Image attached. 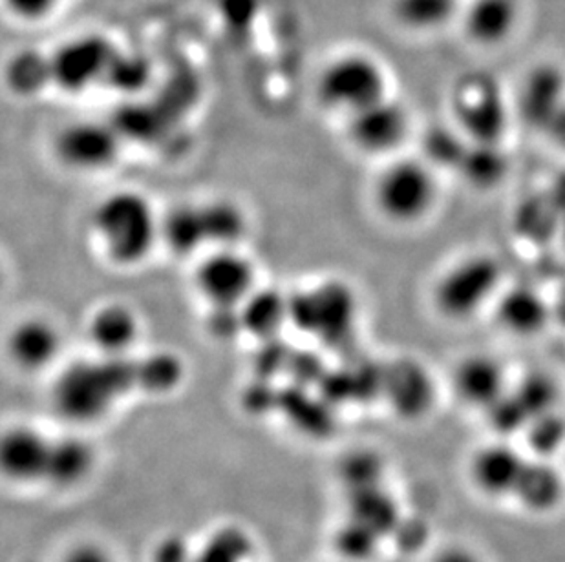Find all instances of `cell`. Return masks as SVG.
Returning a JSON list of instances; mask_svg holds the SVG:
<instances>
[{
  "label": "cell",
  "mask_w": 565,
  "mask_h": 562,
  "mask_svg": "<svg viewBox=\"0 0 565 562\" xmlns=\"http://www.w3.org/2000/svg\"><path fill=\"white\" fill-rule=\"evenodd\" d=\"M90 228L102 255L121 269L141 266L161 241V216L149 197L136 191L102 197L92 210Z\"/></svg>",
  "instance_id": "obj_1"
},
{
  "label": "cell",
  "mask_w": 565,
  "mask_h": 562,
  "mask_svg": "<svg viewBox=\"0 0 565 562\" xmlns=\"http://www.w3.org/2000/svg\"><path fill=\"white\" fill-rule=\"evenodd\" d=\"M132 388H138L136 361L99 356V360H79L64 367L55 380L52 400L63 419L94 424Z\"/></svg>",
  "instance_id": "obj_2"
},
{
  "label": "cell",
  "mask_w": 565,
  "mask_h": 562,
  "mask_svg": "<svg viewBox=\"0 0 565 562\" xmlns=\"http://www.w3.org/2000/svg\"><path fill=\"white\" fill-rule=\"evenodd\" d=\"M375 208L394 225H416L433 213L439 197L434 166L401 158L384 166L374 183Z\"/></svg>",
  "instance_id": "obj_3"
},
{
  "label": "cell",
  "mask_w": 565,
  "mask_h": 562,
  "mask_svg": "<svg viewBox=\"0 0 565 562\" xmlns=\"http://www.w3.org/2000/svg\"><path fill=\"white\" fill-rule=\"evenodd\" d=\"M388 97V79L381 63L364 54L331 61L317 80V99L330 112L350 117Z\"/></svg>",
  "instance_id": "obj_4"
},
{
  "label": "cell",
  "mask_w": 565,
  "mask_h": 562,
  "mask_svg": "<svg viewBox=\"0 0 565 562\" xmlns=\"http://www.w3.org/2000/svg\"><path fill=\"white\" fill-rule=\"evenodd\" d=\"M500 281L502 266L494 256H467L448 267L434 283V307L452 322L472 318L497 294Z\"/></svg>",
  "instance_id": "obj_5"
},
{
  "label": "cell",
  "mask_w": 565,
  "mask_h": 562,
  "mask_svg": "<svg viewBox=\"0 0 565 562\" xmlns=\"http://www.w3.org/2000/svg\"><path fill=\"white\" fill-rule=\"evenodd\" d=\"M452 112L472 143L498 144L509 122L502 86L492 75H463L452 90Z\"/></svg>",
  "instance_id": "obj_6"
},
{
  "label": "cell",
  "mask_w": 565,
  "mask_h": 562,
  "mask_svg": "<svg viewBox=\"0 0 565 562\" xmlns=\"http://www.w3.org/2000/svg\"><path fill=\"white\" fill-rule=\"evenodd\" d=\"M194 289L213 309H241L256 291L255 263L241 249H213L198 263Z\"/></svg>",
  "instance_id": "obj_7"
},
{
  "label": "cell",
  "mask_w": 565,
  "mask_h": 562,
  "mask_svg": "<svg viewBox=\"0 0 565 562\" xmlns=\"http://www.w3.org/2000/svg\"><path fill=\"white\" fill-rule=\"evenodd\" d=\"M121 138L116 125L81 119L61 128L52 149L55 160L64 169L77 174H97L118 161Z\"/></svg>",
  "instance_id": "obj_8"
},
{
  "label": "cell",
  "mask_w": 565,
  "mask_h": 562,
  "mask_svg": "<svg viewBox=\"0 0 565 562\" xmlns=\"http://www.w3.org/2000/svg\"><path fill=\"white\" fill-rule=\"evenodd\" d=\"M118 48L99 33H83L55 50L52 57L54 85L66 94H83L105 80Z\"/></svg>",
  "instance_id": "obj_9"
},
{
  "label": "cell",
  "mask_w": 565,
  "mask_h": 562,
  "mask_svg": "<svg viewBox=\"0 0 565 562\" xmlns=\"http://www.w3.org/2000/svg\"><path fill=\"white\" fill-rule=\"evenodd\" d=\"M291 322L320 338L344 335L355 322V298L342 283H324L289 298Z\"/></svg>",
  "instance_id": "obj_10"
},
{
  "label": "cell",
  "mask_w": 565,
  "mask_h": 562,
  "mask_svg": "<svg viewBox=\"0 0 565 562\" xmlns=\"http://www.w3.org/2000/svg\"><path fill=\"white\" fill-rule=\"evenodd\" d=\"M347 132L353 147L363 154H392L411 133V116L401 102L386 97L348 117Z\"/></svg>",
  "instance_id": "obj_11"
},
{
  "label": "cell",
  "mask_w": 565,
  "mask_h": 562,
  "mask_svg": "<svg viewBox=\"0 0 565 562\" xmlns=\"http://www.w3.org/2000/svg\"><path fill=\"white\" fill-rule=\"evenodd\" d=\"M381 391L401 419L417 420L433 409L436 386L433 375L419 361L401 358L381 375Z\"/></svg>",
  "instance_id": "obj_12"
},
{
  "label": "cell",
  "mask_w": 565,
  "mask_h": 562,
  "mask_svg": "<svg viewBox=\"0 0 565 562\" xmlns=\"http://www.w3.org/2000/svg\"><path fill=\"white\" fill-rule=\"evenodd\" d=\"M6 349L19 371L33 375L46 371L60 360L63 336L54 322L43 316H28L11 327Z\"/></svg>",
  "instance_id": "obj_13"
},
{
  "label": "cell",
  "mask_w": 565,
  "mask_h": 562,
  "mask_svg": "<svg viewBox=\"0 0 565 562\" xmlns=\"http://www.w3.org/2000/svg\"><path fill=\"white\" fill-rule=\"evenodd\" d=\"M518 105L525 122L547 132L565 108V69L553 63L534 66L523 79Z\"/></svg>",
  "instance_id": "obj_14"
},
{
  "label": "cell",
  "mask_w": 565,
  "mask_h": 562,
  "mask_svg": "<svg viewBox=\"0 0 565 562\" xmlns=\"http://www.w3.org/2000/svg\"><path fill=\"white\" fill-rule=\"evenodd\" d=\"M52 441L28 425L6 431L0 444V466L6 477L15 483L46 480Z\"/></svg>",
  "instance_id": "obj_15"
},
{
  "label": "cell",
  "mask_w": 565,
  "mask_h": 562,
  "mask_svg": "<svg viewBox=\"0 0 565 562\" xmlns=\"http://www.w3.org/2000/svg\"><path fill=\"white\" fill-rule=\"evenodd\" d=\"M141 335V322L127 303L110 302L96 309L86 324V336L99 356L128 358Z\"/></svg>",
  "instance_id": "obj_16"
},
{
  "label": "cell",
  "mask_w": 565,
  "mask_h": 562,
  "mask_svg": "<svg viewBox=\"0 0 565 562\" xmlns=\"http://www.w3.org/2000/svg\"><path fill=\"white\" fill-rule=\"evenodd\" d=\"M527 456L507 442L481 447L470 461V478L481 494L492 499H507L516 491Z\"/></svg>",
  "instance_id": "obj_17"
},
{
  "label": "cell",
  "mask_w": 565,
  "mask_h": 562,
  "mask_svg": "<svg viewBox=\"0 0 565 562\" xmlns=\"http://www.w3.org/2000/svg\"><path fill=\"white\" fill-rule=\"evenodd\" d=\"M518 22L520 0H472L461 15L465 35L481 48H497L509 41Z\"/></svg>",
  "instance_id": "obj_18"
},
{
  "label": "cell",
  "mask_w": 565,
  "mask_h": 562,
  "mask_svg": "<svg viewBox=\"0 0 565 562\" xmlns=\"http://www.w3.org/2000/svg\"><path fill=\"white\" fill-rule=\"evenodd\" d=\"M505 383V371L492 356H467L454 372L456 393L475 408H491L507 393Z\"/></svg>",
  "instance_id": "obj_19"
},
{
  "label": "cell",
  "mask_w": 565,
  "mask_h": 562,
  "mask_svg": "<svg viewBox=\"0 0 565 562\" xmlns=\"http://www.w3.org/2000/svg\"><path fill=\"white\" fill-rule=\"evenodd\" d=\"M565 484L562 473L545 458H529L518 483L514 499L533 514H550L564 499Z\"/></svg>",
  "instance_id": "obj_20"
},
{
  "label": "cell",
  "mask_w": 565,
  "mask_h": 562,
  "mask_svg": "<svg viewBox=\"0 0 565 562\" xmlns=\"http://www.w3.org/2000/svg\"><path fill=\"white\" fill-rule=\"evenodd\" d=\"M348 519L363 525L381 539L399 525V509L384 491L383 484L348 491Z\"/></svg>",
  "instance_id": "obj_21"
},
{
  "label": "cell",
  "mask_w": 565,
  "mask_h": 562,
  "mask_svg": "<svg viewBox=\"0 0 565 562\" xmlns=\"http://www.w3.org/2000/svg\"><path fill=\"white\" fill-rule=\"evenodd\" d=\"M550 309L531 289H512L498 303V322L514 335L531 336L544 329Z\"/></svg>",
  "instance_id": "obj_22"
},
{
  "label": "cell",
  "mask_w": 565,
  "mask_h": 562,
  "mask_svg": "<svg viewBox=\"0 0 565 562\" xmlns=\"http://www.w3.org/2000/svg\"><path fill=\"white\" fill-rule=\"evenodd\" d=\"M161 241L178 256L196 255L207 247L200 205H177L161 216Z\"/></svg>",
  "instance_id": "obj_23"
},
{
  "label": "cell",
  "mask_w": 565,
  "mask_h": 562,
  "mask_svg": "<svg viewBox=\"0 0 565 562\" xmlns=\"http://www.w3.org/2000/svg\"><path fill=\"white\" fill-rule=\"evenodd\" d=\"M390 13L406 32L434 33L458 15L459 0H392Z\"/></svg>",
  "instance_id": "obj_24"
},
{
  "label": "cell",
  "mask_w": 565,
  "mask_h": 562,
  "mask_svg": "<svg viewBox=\"0 0 565 562\" xmlns=\"http://www.w3.org/2000/svg\"><path fill=\"white\" fill-rule=\"evenodd\" d=\"M94 461L96 455L88 442L75 436L52 441L46 480L57 486H75L88 477Z\"/></svg>",
  "instance_id": "obj_25"
},
{
  "label": "cell",
  "mask_w": 565,
  "mask_h": 562,
  "mask_svg": "<svg viewBox=\"0 0 565 562\" xmlns=\"http://www.w3.org/2000/svg\"><path fill=\"white\" fill-rule=\"evenodd\" d=\"M200 208L207 234V245L214 249H238L249 228L246 213L230 199L202 203Z\"/></svg>",
  "instance_id": "obj_26"
},
{
  "label": "cell",
  "mask_w": 565,
  "mask_h": 562,
  "mask_svg": "<svg viewBox=\"0 0 565 562\" xmlns=\"http://www.w3.org/2000/svg\"><path fill=\"white\" fill-rule=\"evenodd\" d=\"M6 85L13 96H39L44 88L54 85L52 57L38 50H21L6 64Z\"/></svg>",
  "instance_id": "obj_27"
},
{
  "label": "cell",
  "mask_w": 565,
  "mask_h": 562,
  "mask_svg": "<svg viewBox=\"0 0 565 562\" xmlns=\"http://www.w3.org/2000/svg\"><path fill=\"white\" fill-rule=\"evenodd\" d=\"M288 320H291L289 298H284L280 292L256 289L241 307L242 329L255 336L273 335Z\"/></svg>",
  "instance_id": "obj_28"
},
{
  "label": "cell",
  "mask_w": 565,
  "mask_h": 562,
  "mask_svg": "<svg viewBox=\"0 0 565 562\" xmlns=\"http://www.w3.org/2000/svg\"><path fill=\"white\" fill-rule=\"evenodd\" d=\"M507 169L509 163L498 144L470 141L469 152L465 155L459 172L467 177L470 185L491 188L505 177Z\"/></svg>",
  "instance_id": "obj_29"
},
{
  "label": "cell",
  "mask_w": 565,
  "mask_h": 562,
  "mask_svg": "<svg viewBox=\"0 0 565 562\" xmlns=\"http://www.w3.org/2000/svg\"><path fill=\"white\" fill-rule=\"evenodd\" d=\"M183 372V364L177 355L154 353L136 364V382L149 393H171L182 383Z\"/></svg>",
  "instance_id": "obj_30"
},
{
  "label": "cell",
  "mask_w": 565,
  "mask_h": 562,
  "mask_svg": "<svg viewBox=\"0 0 565 562\" xmlns=\"http://www.w3.org/2000/svg\"><path fill=\"white\" fill-rule=\"evenodd\" d=\"M253 541L246 530L238 526H225L214 531L192 562H247L252 558Z\"/></svg>",
  "instance_id": "obj_31"
},
{
  "label": "cell",
  "mask_w": 565,
  "mask_h": 562,
  "mask_svg": "<svg viewBox=\"0 0 565 562\" xmlns=\"http://www.w3.org/2000/svg\"><path fill=\"white\" fill-rule=\"evenodd\" d=\"M470 139L452 128L438 127L425 138V161L428 165L458 169L469 152Z\"/></svg>",
  "instance_id": "obj_32"
},
{
  "label": "cell",
  "mask_w": 565,
  "mask_h": 562,
  "mask_svg": "<svg viewBox=\"0 0 565 562\" xmlns=\"http://www.w3.org/2000/svg\"><path fill=\"white\" fill-rule=\"evenodd\" d=\"M150 79V63L147 57L139 54H127L118 50L113 63L108 66L105 80L113 90L119 94H138L143 90Z\"/></svg>",
  "instance_id": "obj_33"
},
{
  "label": "cell",
  "mask_w": 565,
  "mask_h": 562,
  "mask_svg": "<svg viewBox=\"0 0 565 562\" xmlns=\"http://www.w3.org/2000/svg\"><path fill=\"white\" fill-rule=\"evenodd\" d=\"M379 541L381 537L366 526L347 519V522L337 530L335 550L344 561L366 562L375 558Z\"/></svg>",
  "instance_id": "obj_34"
},
{
  "label": "cell",
  "mask_w": 565,
  "mask_h": 562,
  "mask_svg": "<svg viewBox=\"0 0 565 562\" xmlns=\"http://www.w3.org/2000/svg\"><path fill=\"white\" fill-rule=\"evenodd\" d=\"M383 461L372 451H355L342 461L341 480L347 491L383 484Z\"/></svg>",
  "instance_id": "obj_35"
},
{
  "label": "cell",
  "mask_w": 565,
  "mask_h": 562,
  "mask_svg": "<svg viewBox=\"0 0 565 562\" xmlns=\"http://www.w3.org/2000/svg\"><path fill=\"white\" fill-rule=\"evenodd\" d=\"M529 444L540 458L565 447V420L555 411L540 414L529 422Z\"/></svg>",
  "instance_id": "obj_36"
},
{
  "label": "cell",
  "mask_w": 565,
  "mask_h": 562,
  "mask_svg": "<svg viewBox=\"0 0 565 562\" xmlns=\"http://www.w3.org/2000/svg\"><path fill=\"white\" fill-rule=\"evenodd\" d=\"M514 395L522 403L523 409L527 411L529 419L533 420L540 414L553 411L556 388L555 383L551 382L550 378H545L544 375H533V377L523 380L522 386L514 391Z\"/></svg>",
  "instance_id": "obj_37"
},
{
  "label": "cell",
  "mask_w": 565,
  "mask_h": 562,
  "mask_svg": "<svg viewBox=\"0 0 565 562\" xmlns=\"http://www.w3.org/2000/svg\"><path fill=\"white\" fill-rule=\"evenodd\" d=\"M216 13L230 32H252L253 24L260 15L262 0H216Z\"/></svg>",
  "instance_id": "obj_38"
},
{
  "label": "cell",
  "mask_w": 565,
  "mask_h": 562,
  "mask_svg": "<svg viewBox=\"0 0 565 562\" xmlns=\"http://www.w3.org/2000/svg\"><path fill=\"white\" fill-rule=\"evenodd\" d=\"M6 8L19 21H43L57 8L60 0H4Z\"/></svg>",
  "instance_id": "obj_39"
},
{
  "label": "cell",
  "mask_w": 565,
  "mask_h": 562,
  "mask_svg": "<svg viewBox=\"0 0 565 562\" xmlns=\"http://www.w3.org/2000/svg\"><path fill=\"white\" fill-rule=\"evenodd\" d=\"M194 552L180 536H167L156 544L152 562H192Z\"/></svg>",
  "instance_id": "obj_40"
},
{
  "label": "cell",
  "mask_w": 565,
  "mask_h": 562,
  "mask_svg": "<svg viewBox=\"0 0 565 562\" xmlns=\"http://www.w3.org/2000/svg\"><path fill=\"white\" fill-rule=\"evenodd\" d=\"M63 562H113V559L96 544H79L66 553Z\"/></svg>",
  "instance_id": "obj_41"
},
{
  "label": "cell",
  "mask_w": 565,
  "mask_h": 562,
  "mask_svg": "<svg viewBox=\"0 0 565 562\" xmlns=\"http://www.w3.org/2000/svg\"><path fill=\"white\" fill-rule=\"evenodd\" d=\"M430 562H483L480 555L463 544H452V547L443 548Z\"/></svg>",
  "instance_id": "obj_42"
},
{
  "label": "cell",
  "mask_w": 565,
  "mask_h": 562,
  "mask_svg": "<svg viewBox=\"0 0 565 562\" xmlns=\"http://www.w3.org/2000/svg\"><path fill=\"white\" fill-rule=\"evenodd\" d=\"M545 133H550L551 138L555 139L556 143L565 147V108L558 114V117H556L555 121L547 128V132Z\"/></svg>",
  "instance_id": "obj_43"
}]
</instances>
